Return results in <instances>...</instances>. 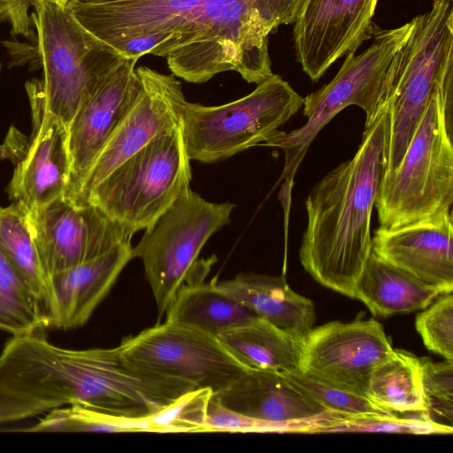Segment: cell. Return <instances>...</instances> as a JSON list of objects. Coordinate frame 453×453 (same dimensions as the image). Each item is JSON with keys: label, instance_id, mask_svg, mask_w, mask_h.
Here are the masks:
<instances>
[{"label": "cell", "instance_id": "19", "mask_svg": "<svg viewBox=\"0 0 453 453\" xmlns=\"http://www.w3.org/2000/svg\"><path fill=\"white\" fill-rule=\"evenodd\" d=\"M372 251L441 294L453 290V221L451 210L405 225L380 226Z\"/></svg>", "mask_w": 453, "mask_h": 453}, {"label": "cell", "instance_id": "26", "mask_svg": "<svg viewBox=\"0 0 453 453\" xmlns=\"http://www.w3.org/2000/svg\"><path fill=\"white\" fill-rule=\"evenodd\" d=\"M47 327L42 304L5 254L0 242V330L12 335Z\"/></svg>", "mask_w": 453, "mask_h": 453}, {"label": "cell", "instance_id": "2", "mask_svg": "<svg viewBox=\"0 0 453 453\" xmlns=\"http://www.w3.org/2000/svg\"><path fill=\"white\" fill-rule=\"evenodd\" d=\"M387 126L383 104L354 157L326 173L305 201L301 264L322 286L351 298L372 250L371 219L385 172Z\"/></svg>", "mask_w": 453, "mask_h": 453}, {"label": "cell", "instance_id": "32", "mask_svg": "<svg viewBox=\"0 0 453 453\" xmlns=\"http://www.w3.org/2000/svg\"><path fill=\"white\" fill-rule=\"evenodd\" d=\"M422 387L429 411L446 417L452 423L453 360L433 362L420 359Z\"/></svg>", "mask_w": 453, "mask_h": 453}, {"label": "cell", "instance_id": "8", "mask_svg": "<svg viewBox=\"0 0 453 453\" xmlns=\"http://www.w3.org/2000/svg\"><path fill=\"white\" fill-rule=\"evenodd\" d=\"M35 8L46 110L68 130L80 107L125 58L88 33L67 5Z\"/></svg>", "mask_w": 453, "mask_h": 453}, {"label": "cell", "instance_id": "24", "mask_svg": "<svg viewBox=\"0 0 453 453\" xmlns=\"http://www.w3.org/2000/svg\"><path fill=\"white\" fill-rule=\"evenodd\" d=\"M247 370L288 373L300 370L304 338L257 319L217 337Z\"/></svg>", "mask_w": 453, "mask_h": 453}, {"label": "cell", "instance_id": "21", "mask_svg": "<svg viewBox=\"0 0 453 453\" xmlns=\"http://www.w3.org/2000/svg\"><path fill=\"white\" fill-rule=\"evenodd\" d=\"M217 283L261 319L291 335L304 338L313 328L312 301L294 291L283 276L240 273Z\"/></svg>", "mask_w": 453, "mask_h": 453}, {"label": "cell", "instance_id": "12", "mask_svg": "<svg viewBox=\"0 0 453 453\" xmlns=\"http://www.w3.org/2000/svg\"><path fill=\"white\" fill-rule=\"evenodd\" d=\"M25 216L47 276L131 242L135 233L97 206L65 196Z\"/></svg>", "mask_w": 453, "mask_h": 453}, {"label": "cell", "instance_id": "17", "mask_svg": "<svg viewBox=\"0 0 453 453\" xmlns=\"http://www.w3.org/2000/svg\"><path fill=\"white\" fill-rule=\"evenodd\" d=\"M28 96L33 132L7 188L9 198L25 211L65 196L71 168L67 128L47 111L42 93Z\"/></svg>", "mask_w": 453, "mask_h": 453}, {"label": "cell", "instance_id": "15", "mask_svg": "<svg viewBox=\"0 0 453 453\" xmlns=\"http://www.w3.org/2000/svg\"><path fill=\"white\" fill-rule=\"evenodd\" d=\"M378 0H303L294 22L296 56L312 81L338 58L357 51L376 29Z\"/></svg>", "mask_w": 453, "mask_h": 453}, {"label": "cell", "instance_id": "22", "mask_svg": "<svg viewBox=\"0 0 453 453\" xmlns=\"http://www.w3.org/2000/svg\"><path fill=\"white\" fill-rule=\"evenodd\" d=\"M440 291L392 265L372 250L356 283L354 297L373 315L388 317L426 308Z\"/></svg>", "mask_w": 453, "mask_h": 453}, {"label": "cell", "instance_id": "34", "mask_svg": "<svg viewBox=\"0 0 453 453\" xmlns=\"http://www.w3.org/2000/svg\"><path fill=\"white\" fill-rule=\"evenodd\" d=\"M54 407L0 383V423L19 420L48 412Z\"/></svg>", "mask_w": 453, "mask_h": 453}, {"label": "cell", "instance_id": "23", "mask_svg": "<svg viewBox=\"0 0 453 453\" xmlns=\"http://www.w3.org/2000/svg\"><path fill=\"white\" fill-rule=\"evenodd\" d=\"M166 321L218 337L260 319L251 309L221 289L217 281L184 283L166 311Z\"/></svg>", "mask_w": 453, "mask_h": 453}, {"label": "cell", "instance_id": "27", "mask_svg": "<svg viewBox=\"0 0 453 453\" xmlns=\"http://www.w3.org/2000/svg\"><path fill=\"white\" fill-rule=\"evenodd\" d=\"M0 242L42 308L47 296V275L29 232L25 211L16 203L0 207Z\"/></svg>", "mask_w": 453, "mask_h": 453}, {"label": "cell", "instance_id": "20", "mask_svg": "<svg viewBox=\"0 0 453 453\" xmlns=\"http://www.w3.org/2000/svg\"><path fill=\"white\" fill-rule=\"evenodd\" d=\"M131 242L47 276L42 311L47 327L72 329L83 326L108 295L133 257Z\"/></svg>", "mask_w": 453, "mask_h": 453}, {"label": "cell", "instance_id": "4", "mask_svg": "<svg viewBox=\"0 0 453 453\" xmlns=\"http://www.w3.org/2000/svg\"><path fill=\"white\" fill-rule=\"evenodd\" d=\"M411 21L383 81L385 172L400 163L432 98L440 92L453 94V0H433L431 9Z\"/></svg>", "mask_w": 453, "mask_h": 453}, {"label": "cell", "instance_id": "36", "mask_svg": "<svg viewBox=\"0 0 453 453\" xmlns=\"http://www.w3.org/2000/svg\"><path fill=\"white\" fill-rule=\"evenodd\" d=\"M30 138L25 136L15 127H11L3 146L4 159L11 160L15 165L25 156Z\"/></svg>", "mask_w": 453, "mask_h": 453}, {"label": "cell", "instance_id": "1", "mask_svg": "<svg viewBox=\"0 0 453 453\" xmlns=\"http://www.w3.org/2000/svg\"><path fill=\"white\" fill-rule=\"evenodd\" d=\"M9 386L54 408L78 404L113 416L139 418L196 388L128 363L119 346L70 349L42 334L19 337L6 365Z\"/></svg>", "mask_w": 453, "mask_h": 453}, {"label": "cell", "instance_id": "30", "mask_svg": "<svg viewBox=\"0 0 453 453\" xmlns=\"http://www.w3.org/2000/svg\"><path fill=\"white\" fill-rule=\"evenodd\" d=\"M321 432H382L414 434H451L452 426L434 421L430 415L416 414L400 418L393 414H366L340 418L328 425L318 427L313 433Z\"/></svg>", "mask_w": 453, "mask_h": 453}, {"label": "cell", "instance_id": "35", "mask_svg": "<svg viewBox=\"0 0 453 453\" xmlns=\"http://www.w3.org/2000/svg\"><path fill=\"white\" fill-rule=\"evenodd\" d=\"M70 0H0V19L8 20L12 33L29 37L33 34L31 18L27 15L30 6L35 7L40 3H50L66 6Z\"/></svg>", "mask_w": 453, "mask_h": 453}, {"label": "cell", "instance_id": "37", "mask_svg": "<svg viewBox=\"0 0 453 453\" xmlns=\"http://www.w3.org/2000/svg\"><path fill=\"white\" fill-rule=\"evenodd\" d=\"M0 159H4V150L2 145H0Z\"/></svg>", "mask_w": 453, "mask_h": 453}, {"label": "cell", "instance_id": "14", "mask_svg": "<svg viewBox=\"0 0 453 453\" xmlns=\"http://www.w3.org/2000/svg\"><path fill=\"white\" fill-rule=\"evenodd\" d=\"M136 73L141 92L92 165L75 203H82L112 170L150 142L180 125L187 102L180 82L147 66L137 67Z\"/></svg>", "mask_w": 453, "mask_h": 453}, {"label": "cell", "instance_id": "18", "mask_svg": "<svg viewBox=\"0 0 453 453\" xmlns=\"http://www.w3.org/2000/svg\"><path fill=\"white\" fill-rule=\"evenodd\" d=\"M211 395L229 410L273 425L276 432L312 433L341 418L275 372L247 370Z\"/></svg>", "mask_w": 453, "mask_h": 453}, {"label": "cell", "instance_id": "28", "mask_svg": "<svg viewBox=\"0 0 453 453\" xmlns=\"http://www.w3.org/2000/svg\"><path fill=\"white\" fill-rule=\"evenodd\" d=\"M211 395L212 391L206 388L183 394L161 410L142 418V432H206V411Z\"/></svg>", "mask_w": 453, "mask_h": 453}, {"label": "cell", "instance_id": "6", "mask_svg": "<svg viewBox=\"0 0 453 453\" xmlns=\"http://www.w3.org/2000/svg\"><path fill=\"white\" fill-rule=\"evenodd\" d=\"M411 27V20L395 28L380 29L376 27L372 42L366 50L359 55H356L354 50L347 53L334 78L303 98L306 122L288 133L279 130L265 143L278 147L284 152L280 180L292 184L311 142L346 107L357 105L365 111V129L372 125L382 108L383 81L388 66Z\"/></svg>", "mask_w": 453, "mask_h": 453}, {"label": "cell", "instance_id": "3", "mask_svg": "<svg viewBox=\"0 0 453 453\" xmlns=\"http://www.w3.org/2000/svg\"><path fill=\"white\" fill-rule=\"evenodd\" d=\"M303 0H197L153 55L164 57L174 76L203 83L234 71L249 83L273 74L268 36L294 24Z\"/></svg>", "mask_w": 453, "mask_h": 453}, {"label": "cell", "instance_id": "16", "mask_svg": "<svg viewBox=\"0 0 453 453\" xmlns=\"http://www.w3.org/2000/svg\"><path fill=\"white\" fill-rule=\"evenodd\" d=\"M136 58H125L80 107L68 127L71 168L65 196L74 200L92 165L142 88Z\"/></svg>", "mask_w": 453, "mask_h": 453}, {"label": "cell", "instance_id": "38", "mask_svg": "<svg viewBox=\"0 0 453 453\" xmlns=\"http://www.w3.org/2000/svg\"><path fill=\"white\" fill-rule=\"evenodd\" d=\"M1 69H2V65H1V64H0V72H1Z\"/></svg>", "mask_w": 453, "mask_h": 453}, {"label": "cell", "instance_id": "25", "mask_svg": "<svg viewBox=\"0 0 453 453\" xmlns=\"http://www.w3.org/2000/svg\"><path fill=\"white\" fill-rule=\"evenodd\" d=\"M367 397L393 413L430 415L420 373V359L413 354L393 349L372 371Z\"/></svg>", "mask_w": 453, "mask_h": 453}, {"label": "cell", "instance_id": "7", "mask_svg": "<svg viewBox=\"0 0 453 453\" xmlns=\"http://www.w3.org/2000/svg\"><path fill=\"white\" fill-rule=\"evenodd\" d=\"M234 206L209 202L189 188L144 229L132 252L142 262L158 318L184 283L203 280L211 259L198 261V255L210 237L230 222Z\"/></svg>", "mask_w": 453, "mask_h": 453}, {"label": "cell", "instance_id": "33", "mask_svg": "<svg viewBox=\"0 0 453 453\" xmlns=\"http://www.w3.org/2000/svg\"><path fill=\"white\" fill-rule=\"evenodd\" d=\"M205 426L206 432H276L273 425L229 410L212 395L207 407Z\"/></svg>", "mask_w": 453, "mask_h": 453}, {"label": "cell", "instance_id": "29", "mask_svg": "<svg viewBox=\"0 0 453 453\" xmlns=\"http://www.w3.org/2000/svg\"><path fill=\"white\" fill-rule=\"evenodd\" d=\"M284 375L296 388L332 414L344 418L366 414H393L365 395L322 382L300 370Z\"/></svg>", "mask_w": 453, "mask_h": 453}, {"label": "cell", "instance_id": "11", "mask_svg": "<svg viewBox=\"0 0 453 453\" xmlns=\"http://www.w3.org/2000/svg\"><path fill=\"white\" fill-rule=\"evenodd\" d=\"M118 346L128 363L143 371L212 393L247 371L217 337L166 320L124 338Z\"/></svg>", "mask_w": 453, "mask_h": 453}, {"label": "cell", "instance_id": "10", "mask_svg": "<svg viewBox=\"0 0 453 453\" xmlns=\"http://www.w3.org/2000/svg\"><path fill=\"white\" fill-rule=\"evenodd\" d=\"M190 180V159L180 125L122 162L81 203L94 204L137 232L188 190Z\"/></svg>", "mask_w": 453, "mask_h": 453}, {"label": "cell", "instance_id": "9", "mask_svg": "<svg viewBox=\"0 0 453 453\" xmlns=\"http://www.w3.org/2000/svg\"><path fill=\"white\" fill-rule=\"evenodd\" d=\"M303 98L273 73L247 96L218 105L186 102L181 133L190 160L213 163L266 143L302 107Z\"/></svg>", "mask_w": 453, "mask_h": 453}, {"label": "cell", "instance_id": "31", "mask_svg": "<svg viewBox=\"0 0 453 453\" xmlns=\"http://www.w3.org/2000/svg\"><path fill=\"white\" fill-rule=\"evenodd\" d=\"M416 329L427 349L453 360V296L438 299L426 311L418 313Z\"/></svg>", "mask_w": 453, "mask_h": 453}, {"label": "cell", "instance_id": "5", "mask_svg": "<svg viewBox=\"0 0 453 453\" xmlns=\"http://www.w3.org/2000/svg\"><path fill=\"white\" fill-rule=\"evenodd\" d=\"M453 94L430 101L398 165L385 172L374 206L381 226L394 227L451 210Z\"/></svg>", "mask_w": 453, "mask_h": 453}, {"label": "cell", "instance_id": "13", "mask_svg": "<svg viewBox=\"0 0 453 453\" xmlns=\"http://www.w3.org/2000/svg\"><path fill=\"white\" fill-rule=\"evenodd\" d=\"M393 349L383 326L373 319L332 321L305 336L300 371L367 397L372 371Z\"/></svg>", "mask_w": 453, "mask_h": 453}]
</instances>
